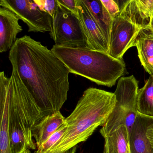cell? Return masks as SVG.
<instances>
[{
	"instance_id": "1",
	"label": "cell",
	"mask_w": 153,
	"mask_h": 153,
	"mask_svg": "<svg viewBox=\"0 0 153 153\" xmlns=\"http://www.w3.org/2000/svg\"><path fill=\"white\" fill-rule=\"evenodd\" d=\"M9 59L43 117L60 111L67 100L70 72L54 53L25 35L17 39Z\"/></svg>"
},
{
	"instance_id": "2",
	"label": "cell",
	"mask_w": 153,
	"mask_h": 153,
	"mask_svg": "<svg viewBox=\"0 0 153 153\" xmlns=\"http://www.w3.org/2000/svg\"><path fill=\"white\" fill-rule=\"evenodd\" d=\"M116 102L114 93L94 88H87L74 111L66 118L65 133L45 153H66L87 140L99 126L105 125Z\"/></svg>"
},
{
	"instance_id": "3",
	"label": "cell",
	"mask_w": 153,
	"mask_h": 153,
	"mask_svg": "<svg viewBox=\"0 0 153 153\" xmlns=\"http://www.w3.org/2000/svg\"><path fill=\"white\" fill-rule=\"evenodd\" d=\"M9 133L13 153H22L25 148L35 149L32 129L43 117L32 95L15 70L9 78Z\"/></svg>"
},
{
	"instance_id": "4",
	"label": "cell",
	"mask_w": 153,
	"mask_h": 153,
	"mask_svg": "<svg viewBox=\"0 0 153 153\" xmlns=\"http://www.w3.org/2000/svg\"><path fill=\"white\" fill-rule=\"evenodd\" d=\"M51 50L66 65L70 73L100 85L112 87L118 79L127 74L123 59H114L104 52L55 45Z\"/></svg>"
},
{
	"instance_id": "5",
	"label": "cell",
	"mask_w": 153,
	"mask_h": 153,
	"mask_svg": "<svg viewBox=\"0 0 153 153\" xmlns=\"http://www.w3.org/2000/svg\"><path fill=\"white\" fill-rule=\"evenodd\" d=\"M138 81L133 75L120 78L114 94L116 102L114 108L100 132L104 138L124 124L129 114H138L136 101L138 91Z\"/></svg>"
},
{
	"instance_id": "6",
	"label": "cell",
	"mask_w": 153,
	"mask_h": 153,
	"mask_svg": "<svg viewBox=\"0 0 153 153\" xmlns=\"http://www.w3.org/2000/svg\"><path fill=\"white\" fill-rule=\"evenodd\" d=\"M50 34L56 46L87 48L86 37L78 16L68 10L58 1Z\"/></svg>"
},
{
	"instance_id": "7",
	"label": "cell",
	"mask_w": 153,
	"mask_h": 153,
	"mask_svg": "<svg viewBox=\"0 0 153 153\" xmlns=\"http://www.w3.org/2000/svg\"><path fill=\"white\" fill-rule=\"evenodd\" d=\"M0 6L14 12L25 23L28 32H51L53 18L42 10L34 0H1Z\"/></svg>"
},
{
	"instance_id": "8",
	"label": "cell",
	"mask_w": 153,
	"mask_h": 153,
	"mask_svg": "<svg viewBox=\"0 0 153 153\" xmlns=\"http://www.w3.org/2000/svg\"><path fill=\"white\" fill-rule=\"evenodd\" d=\"M140 28L120 16L113 19L108 41V54L114 59H123L124 53L135 46Z\"/></svg>"
},
{
	"instance_id": "9",
	"label": "cell",
	"mask_w": 153,
	"mask_h": 153,
	"mask_svg": "<svg viewBox=\"0 0 153 153\" xmlns=\"http://www.w3.org/2000/svg\"><path fill=\"white\" fill-rule=\"evenodd\" d=\"M78 16L87 39V48L108 53L109 47L99 26L83 0H76Z\"/></svg>"
},
{
	"instance_id": "10",
	"label": "cell",
	"mask_w": 153,
	"mask_h": 153,
	"mask_svg": "<svg viewBox=\"0 0 153 153\" xmlns=\"http://www.w3.org/2000/svg\"><path fill=\"white\" fill-rule=\"evenodd\" d=\"M153 15V0H130L124 2L119 16L141 29L149 26Z\"/></svg>"
},
{
	"instance_id": "11",
	"label": "cell",
	"mask_w": 153,
	"mask_h": 153,
	"mask_svg": "<svg viewBox=\"0 0 153 153\" xmlns=\"http://www.w3.org/2000/svg\"><path fill=\"white\" fill-rule=\"evenodd\" d=\"M4 71L0 73V153H13L9 133V100L8 82Z\"/></svg>"
},
{
	"instance_id": "12",
	"label": "cell",
	"mask_w": 153,
	"mask_h": 153,
	"mask_svg": "<svg viewBox=\"0 0 153 153\" xmlns=\"http://www.w3.org/2000/svg\"><path fill=\"white\" fill-rule=\"evenodd\" d=\"M19 19L10 10L0 8V52L10 50L17 40V36L23 31Z\"/></svg>"
},
{
	"instance_id": "13",
	"label": "cell",
	"mask_w": 153,
	"mask_h": 153,
	"mask_svg": "<svg viewBox=\"0 0 153 153\" xmlns=\"http://www.w3.org/2000/svg\"><path fill=\"white\" fill-rule=\"evenodd\" d=\"M153 123V118L138 114L129 138L131 153H153L146 135L148 127Z\"/></svg>"
},
{
	"instance_id": "14",
	"label": "cell",
	"mask_w": 153,
	"mask_h": 153,
	"mask_svg": "<svg viewBox=\"0 0 153 153\" xmlns=\"http://www.w3.org/2000/svg\"><path fill=\"white\" fill-rule=\"evenodd\" d=\"M66 122V118L60 111L43 117L32 129L36 148L42 146Z\"/></svg>"
},
{
	"instance_id": "15",
	"label": "cell",
	"mask_w": 153,
	"mask_h": 153,
	"mask_svg": "<svg viewBox=\"0 0 153 153\" xmlns=\"http://www.w3.org/2000/svg\"><path fill=\"white\" fill-rule=\"evenodd\" d=\"M135 45L141 65L150 75H153V31L150 27L140 29Z\"/></svg>"
},
{
	"instance_id": "16",
	"label": "cell",
	"mask_w": 153,
	"mask_h": 153,
	"mask_svg": "<svg viewBox=\"0 0 153 153\" xmlns=\"http://www.w3.org/2000/svg\"><path fill=\"white\" fill-rule=\"evenodd\" d=\"M103 153H131L129 136L124 124L104 138Z\"/></svg>"
},
{
	"instance_id": "17",
	"label": "cell",
	"mask_w": 153,
	"mask_h": 153,
	"mask_svg": "<svg viewBox=\"0 0 153 153\" xmlns=\"http://www.w3.org/2000/svg\"><path fill=\"white\" fill-rule=\"evenodd\" d=\"M102 32L108 44L112 19L101 0H83Z\"/></svg>"
},
{
	"instance_id": "18",
	"label": "cell",
	"mask_w": 153,
	"mask_h": 153,
	"mask_svg": "<svg viewBox=\"0 0 153 153\" xmlns=\"http://www.w3.org/2000/svg\"><path fill=\"white\" fill-rule=\"evenodd\" d=\"M136 109L139 114L153 118V75H150L145 85L138 89Z\"/></svg>"
},
{
	"instance_id": "19",
	"label": "cell",
	"mask_w": 153,
	"mask_h": 153,
	"mask_svg": "<svg viewBox=\"0 0 153 153\" xmlns=\"http://www.w3.org/2000/svg\"><path fill=\"white\" fill-rule=\"evenodd\" d=\"M67 129L66 123L62 126L53 135H52L46 142H45L40 147L37 148V150L34 153H45L51 148L60 139Z\"/></svg>"
},
{
	"instance_id": "20",
	"label": "cell",
	"mask_w": 153,
	"mask_h": 153,
	"mask_svg": "<svg viewBox=\"0 0 153 153\" xmlns=\"http://www.w3.org/2000/svg\"><path fill=\"white\" fill-rule=\"evenodd\" d=\"M34 1L42 10L53 18L58 6L57 0H34Z\"/></svg>"
},
{
	"instance_id": "21",
	"label": "cell",
	"mask_w": 153,
	"mask_h": 153,
	"mask_svg": "<svg viewBox=\"0 0 153 153\" xmlns=\"http://www.w3.org/2000/svg\"><path fill=\"white\" fill-rule=\"evenodd\" d=\"M101 1L112 19L120 15L121 9L117 1L113 0H101Z\"/></svg>"
},
{
	"instance_id": "22",
	"label": "cell",
	"mask_w": 153,
	"mask_h": 153,
	"mask_svg": "<svg viewBox=\"0 0 153 153\" xmlns=\"http://www.w3.org/2000/svg\"><path fill=\"white\" fill-rule=\"evenodd\" d=\"M58 1L68 10L78 16L77 7L76 0H58Z\"/></svg>"
},
{
	"instance_id": "23",
	"label": "cell",
	"mask_w": 153,
	"mask_h": 153,
	"mask_svg": "<svg viewBox=\"0 0 153 153\" xmlns=\"http://www.w3.org/2000/svg\"><path fill=\"white\" fill-rule=\"evenodd\" d=\"M146 135L151 146L153 148V123L148 127L146 131Z\"/></svg>"
},
{
	"instance_id": "24",
	"label": "cell",
	"mask_w": 153,
	"mask_h": 153,
	"mask_svg": "<svg viewBox=\"0 0 153 153\" xmlns=\"http://www.w3.org/2000/svg\"><path fill=\"white\" fill-rule=\"evenodd\" d=\"M77 149V146L72 148L71 149L69 150L68 151H67L66 153H76V151Z\"/></svg>"
},
{
	"instance_id": "25",
	"label": "cell",
	"mask_w": 153,
	"mask_h": 153,
	"mask_svg": "<svg viewBox=\"0 0 153 153\" xmlns=\"http://www.w3.org/2000/svg\"><path fill=\"white\" fill-rule=\"evenodd\" d=\"M149 27H150V28H151L153 31V16H152V18H151V22H150Z\"/></svg>"
},
{
	"instance_id": "26",
	"label": "cell",
	"mask_w": 153,
	"mask_h": 153,
	"mask_svg": "<svg viewBox=\"0 0 153 153\" xmlns=\"http://www.w3.org/2000/svg\"><path fill=\"white\" fill-rule=\"evenodd\" d=\"M22 153H31V151H30V149L25 148L24 149Z\"/></svg>"
}]
</instances>
